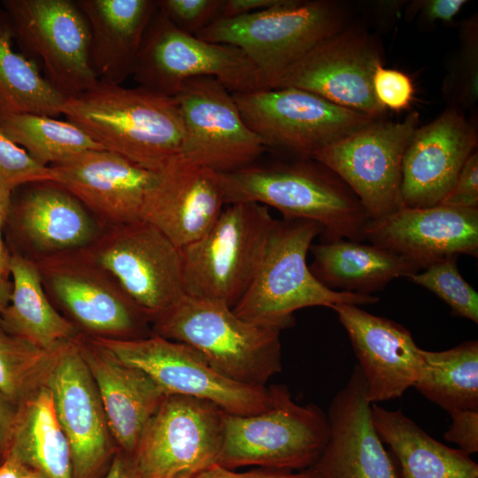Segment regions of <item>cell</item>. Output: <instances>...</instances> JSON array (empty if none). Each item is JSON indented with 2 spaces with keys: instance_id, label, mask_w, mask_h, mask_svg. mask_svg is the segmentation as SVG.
<instances>
[{
  "instance_id": "cell-1",
  "label": "cell",
  "mask_w": 478,
  "mask_h": 478,
  "mask_svg": "<svg viewBox=\"0 0 478 478\" xmlns=\"http://www.w3.org/2000/svg\"><path fill=\"white\" fill-rule=\"evenodd\" d=\"M61 114L104 150L155 173L181 154L184 128L174 96L98 81L66 98Z\"/></svg>"
},
{
  "instance_id": "cell-2",
  "label": "cell",
  "mask_w": 478,
  "mask_h": 478,
  "mask_svg": "<svg viewBox=\"0 0 478 478\" xmlns=\"http://www.w3.org/2000/svg\"><path fill=\"white\" fill-rule=\"evenodd\" d=\"M219 177L226 205L257 203L276 209L284 220L316 222L323 230L321 241L366 240L370 219L360 201L336 174L312 158L251 165Z\"/></svg>"
},
{
  "instance_id": "cell-3",
  "label": "cell",
  "mask_w": 478,
  "mask_h": 478,
  "mask_svg": "<svg viewBox=\"0 0 478 478\" xmlns=\"http://www.w3.org/2000/svg\"><path fill=\"white\" fill-rule=\"evenodd\" d=\"M322 231L311 220H276L255 276L232 308L234 313L250 323L281 331L292 325L293 313L303 308L377 303L379 297L373 295L332 290L312 274L306 257Z\"/></svg>"
},
{
  "instance_id": "cell-4",
  "label": "cell",
  "mask_w": 478,
  "mask_h": 478,
  "mask_svg": "<svg viewBox=\"0 0 478 478\" xmlns=\"http://www.w3.org/2000/svg\"><path fill=\"white\" fill-rule=\"evenodd\" d=\"M280 333L189 295L152 321L153 335L190 345L224 376L254 387H266L282 369Z\"/></svg>"
},
{
  "instance_id": "cell-5",
  "label": "cell",
  "mask_w": 478,
  "mask_h": 478,
  "mask_svg": "<svg viewBox=\"0 0 478 478\" xmlns=\"http://www.w3.org/2000/svg\"><path fill=\"white\" fill-rule=\"evenodd\" d=\"M348 4L285 0L258 12L220 18L196 36L235 46L252 61L262 89H270L292 65L351 23Z\"/></svg>"
},
{
  "instance_id": "cell-6",
  "label": "cell",
  "mask_w": 478,
  "mask_h": 478,
  "mask_svg": "<svg viewBox=\"0 0 478 478\" xmlns=\"http://www.w3.org/2000/svg\"><path fill=\"white\" fill-rule=\"evenodd\" d=\"M271 388L274 401L267 410L250 415L225 412L217 465L293 472L317 462L329 436L327 413L314 404H297L285 385Z\"/></svg>"
},
{
  "instance_id": "cell-7",
  "label": "cell",
  "mask_w": 478,
  "mask_h": 478,
  "mask_svg": "<svg viewBox=\"0 0 478 478\" xmlns=\"http://www.w3.org/2000/svg\"><path fill=\"white\" fill-rule=\"evenodd\" d=\"M275 223L260 204H227L204 235L181 249L187 295L233 308L252 281Z\"/></svg>"
},
{
  "instance_id": "cell-8",
  "label": "cell",
  "mask_w": 478,
  "mask_h": 478,
  "mask_svg": "<svg viewBox=\"0 0 478 478\" xmlns=\"http://www.w3.org/2000/svg\"><path fill=\"white\" fill-rule=\"evenodd\" d=\"M81 251L151 322L187 295L181 249L146 220L109 226Z\"/></svg>"
},
{
  "instance_id": "cell-9",
  "label": "cell",
  "mask_w": 478,
  "mask_h": 478,
  "mask_svg": "<svg viewBox=\"0 0 478 478\" xmlns=\"http://www.w3.org/2000/svg\"><path fill=\"white\" fill-rule=\"evenodd\" d=\"M139 86L174 96L189 80L210 76L231 93L262 89L256 66L239 48L182 32L158 8L132 74Z\"/></svg>"
},
{
  "instance_id": "cell-10",
  "label": "cell",
  "mask_w": 478,
  "mask_h": 478,
  "mask_svg": "<svg viewBox=\"0 0 478 478\" xmlns=\"http://www.w3.org/2000/svg\"><path fill=\"white\" fill-rule=\"evenodd\" d=\"M243 120L266 149L312 158L374 119L297 88L232 93Z\"/></svg>"
},
{
  "instance_id": "cell-11",
  "label": "cell",
  "mask_w": 478,
  "mask_h": 478,
  "mask_svg": "<svg viewBox=\"0 0 478 478\" xmlns=\"http://www.w3.org/2000/svg\"><path fill=\"white\" fill-rule=\"evenodd\" d=\"M92 338L121 361L148 374L166 395L205 400L236 415L259 413L273 405L271 386L254 387L233 381L186 343L153 334L136 339Z\"/></svg>"
},
{
  "instance_id": "cell-12",
  "label": "cell",
  "mask_w": 478,
  "mask_h": 478,
  "mask_svg": "<svg viewBox=\"0 0 478 478\" xmlns=\"http://www.w3.org/2000/svg\"><path fill=\"white\" fill-rule=\"evenodd\" d=\"M3 6L14 39L41 61L59 93L73 96L98 81L90 59V27L76 1L4 0Z\"/></svg>"
},
{
  "instance_id": "cell-13",
  "label": "cell",
  "mask_w": 478,
  "mask_h": 478,
  "mask_svg": "<svg viewBox=\"0 0 478 478\" xmlns=\"http://www.w3.org/2000/svg\"><path fill=\"white\" fill-rule=\"evenodd\" d=\"M224 414L211 402L166 395L133 454L141 478H196L217 465Z\"/></svg>"
},
{
  "instance_id": "cell-14",
  "label": "cell",
  "mask_w": 478,
  "mask_h": 478,
  "mask_svg": "<svg viewBox=\"0 0 478 478\" xmlns=\"http://www.w3.org/2000/svg\"><path fill=\"white\" fill-rule=\"evenodd\" d=\"M419 122L417 112H411L401 121L374 120L312 158L350 188L370 220L383 218L405 207L402 160Z\"/></svg>"
},
{
  "instance_id": "cell-15",
  "label": "cell",
  "mask_w": 478,
  "mask_h": 478,
  "mask_svg": "<svg viewBox=\"0 0 478 478\" xmlns=\"http://www.w3.org/2000/svg\"><path fill=\"white\" fill-rule=\"evenodd\" d=\"M174 97L183 122V158L227 173L253 165L267 150L246 125L233 94L217 79H190Z\"/></svg>"
},
{
  "instance_id": "cell-16",
  "label": "cell",
  "mask_w": 478,
  "mask_h": 478,
  "mask_svg": "<svg viewBox=\"0 0 478 478\" xmlns=\"http://www.w3.org/2000/svg\"><path fill=\"white\" fill-rule=\"evenodd\" d=\"M44 289L69 314L96 336L136 339L148 317L113 278L81 249L39 256L35 259Z\"/></svg>"
},
{
  "instance_id": "cell-17",
  "label": "cell",
  "mask_w": 478,
  "mask_h": 478,
  "mask_svg": "<svg viewBox=\"0 0 478 478\" xmlns=\"http://www.w3.org/2000/svg\"><path fill=\"white\" fill-rule=\"evenodd\" d=\"M382 64L375 39L351 23L292 65L272 88H297L374 120L386 113L372 88L375 67Z\"/></svg>"
},
{
  "instance_id": "cell-18",
  "label": "cell",
  "mask_w": 478,
  "mask_h": 478,
  "mask_svg": "<svg viewBox=\"0 0 478 478\" xmlns=\"http://www.w3.org/2000/svg\"><path fill=\"white\" fill-rule=\"evenodd\" d=\"M79 338L65 343L46 387L70 446L73 478H102L117 450Z\"/></svg>"
},
{
  "instance_id": "cell-19",
  "label": "cell",
  "mask_w": 478,
  "mask_h": 478,
  "mask_svg": "<svg viewBox=\"0 0 478 478\" xmlns=\"http://www.w3.org/2000/svg\"><path fill=\"white\" fill-rule=\"evenodd\" d=\"M366 240L402 257L420 271L460 254L478 255V208L447 204L403 207L370 220Z\"/></svg>"
},
{
  "instance_id": "cell-20",
  "label": "cell",
  "mask_w": 478,
  "mask_h": 478,
  "mask_svg": "<svg viewBox=\"0 0 478 478\" xmlns=\"http://www.w3.org/2000/svg\"><path fill=\"white\" fill-rule=\"evenodd\" d=\"M331 309L349 336L371 405L400 397L414 386L423 366L422 349L407 328L358 305L338 304Z\"/></svg>"
},
{
  "instance_id": "cell-21",
  "label": "cell",
  "mask_w": 478,
  "mask_h": 478,
  "mask_svg": "<svg viewBox=\"0 0 478 478\" xmlns=\"http://www.w3.org/2000/svg\"><path fill=\"white\" fill-rule=\"evenodd\" d=\"M58 186L109 226L142 220L158 173L106 150H91L50 166Z\"/></svg>"
},
{
  "instance_id": "cell-22",
  "label": "cell",
  "mask_w": 478,
  "mask_h": 478,
  "mask_svg": "<svg viewBox=\"0 0 478 478\" xmlns=\"http://www.w3.org/2000/svg\"><path fill=\"white\" fill-rule=\"evenodd\" d=\"M371 405L356 365L327 412L328 440L312 466L323 478H401L374 426Z\"/></svg>"
},
{
  "instance_id": "cell-23",
  "label": "cell",
  "mask_w": 478,
  "mask_h": 478,
  "mask_svg": "<svg viewBox=\"0 0 478 478\" xmlns=\"http://www.w3.org/2000/svg\"><path fill=\"white\" fill-rule=\"evenodd\" d=\"M476 145L474 127L457 108H449L431 122L418 127L402 160L404 206L441 204Z\"/></svg>"
},
{
  "instance_id": "cell-24",
  "label": "cell",
  "mask_w": 478,
  "mask_h": 478,
  "mask_svg": "<svg viewBox=\"0 0 478 478\" xmlns=\"http://www.w3.org/2000/svg\"><path fill=\"white\" fill-rule=\"evenodd\" d=\"M225 205L219 173L180 156L158 173L142 220L181 249L204 235Z\"/></svg>"
},
{
  "instance_id": "cell-25",
  "label": "cell",
  "mask_w": 478,
  "mask_h": 478,
  "mask_svg": "<svg viewBox=\"0 0 478 478\" xmlns=\"http://www.w3.org/2000/svg\"><path fill=\"white\" fill-rule=\"evenodd\" d=\"M79 344L111 435L119 449L133 455L145 426L166 394L148 374L121 361L93 338L80 335Z\"/></svg>"
},
{
  "instance_id": "cell-26",
  "label": "cell",
  "mask_w": 478,
  "mask_h": 478,
  "mask_svg": "<svg viewBox=\"0 0 478 478\" xmlns=\"http://www.w3.org/2000/svg\"><path fill=\"white\" fill-rule=\"evenodd\" d=\"M91 30L90 59L98 81L121 83L133 74L153 0H77Z\"/></svg>"
},
{
  "instance_id": "cell-27",
  "label": "cell",
  "mask_w": 478,
  "mask_h": 478,
  "mask_svg": "<svg viewBox=\"0 0 478 478\" xmlns=\"http://www.w3.org/2000/svg\"><path fill=\"white\" fill-rule=\"evenodd\" d=\"M17 228L40 256L81 249L101 233L89 211L53 182L39 183L15 207Z\"/></svg>"
},
{
  "instance_id": "cell-28",
  "label": "cell",
  "mask_w": 478,
  "mask_h": 478,
  "mask_svg": "<svg viewBox=\"0 0 478 478\" xmlns=\"http://www.w3.org/2000/svg\"><path fill=\"white\" fill-rule=\"evenodd\" d=\"M312 274L327 288L371 295L392 280L420 270L412 263L372 243L335 239L312 244Z\"/></svg>"
},
{
  "instance_id": "cell-29",
  "label": "cell",
  "mask_w": 478,
  "mask_h": 478,
  "mask_svg": "<svg viewBox=\"0 0 478 478\" xmlns=\"http://www.w3.org/2000/svg\"><path fill=\"white\" fill-rule=\"evenodd\" d=\"M374 426L400 466L401 478H478L470 455L430 436L400 410L373 404Z\"/></svg>"
},
{
  "instance_id": "cell-30",
  "label": "cell",
  "mask_w": 478,
  "mask_h": 478,
  "mask_svg": "<svg viewBox=\"0 0 478 478\" xmlns=\"http://www.w3.org/2000/svg\"><path fill=\"white\" fill-rule=\"evenodd\" d=\"M10 276L12 292L0 316L1 328L42 349L80 335L51 305L34 259L12 254Z\"/></svg>"
},
{
  "instance_id": "cell-31",
  "label": "cell",
  "mask_w": 478,
  "mask_h": 478,
  "mask_svg": "<svg viewBox=\"0 0 478 478\" xmlns=\"http://www.w3.org/2000/svg\"><path fill=\"white\" fill-rule=\"evenodd\" d=\"M8 453L47 478H73L70 446L48 387L18 405Z\"/></svg>"
},
{
  "instance_id": "cell-32",
  "label": "cell",
  "mask_w": 478,
  "mask_h": 478,
  "mask_svg": "<svg viewBox=\"0 0 478 478\" xmlns=\"http://www.w3.org/2000/svg\"><path fill=\"white\" fill-rule=\"evenodd\" d=\"M13 39L10 20L0 10V122L19 113L59 116L66 97L41 73L33 59L14 50Z\"/></svg>"
},
{
  "instance_id": "cell-33",
  "label": "cell",
  "mask_w": 478,
  "mask_h": 478,
  "mask_svg": "<svg viewBox=\"0 0 478 478\" xmlns=\"http://www.w3.org/2000/svg\"><path fill=\"white\" fill-rule=\"evenodd\" d=\"M423 366L414 388L447 412L478 410V342L442 351L421 350Z\"/></svg>"
},
{
  "instance_id": "cell-34",
  "label": "cell",
  "mask_w": 478,
  "mask_h": 478,
  "mask_svg": "<svg viewBox=\"0 0 478 478\" xmlns=\"http://www.w3.org/2000/svg\"><path fill=\"white\" fill-rule=\"evenodd\" d=\"M0 126L14 143L46 166L87 150H104L75 124L50 116L14 114Z\"/></svg>"
},
{
  "instance_id": "cell-35",
  "label": "cell",
  "mask_w": 478,
  "mask_h": 478,
  "mask_svg": "<svg viewBox=\"0 0 478 478\" xmlns=\"http://www.w3.org/2000/svg\"><path fill=\"white\" fill-rule=\"evenodd\" d=\"M67 341L42 349L0 328V392L18 406L46 386Z\"/></svg>"
},
{
  "instance_id": "cell-36",
  "label": "cell",
  "mask_w": 478,
  "mask_h": 478,
  "mask_svg": "<svg viewBox=\"0 0 478 478\" xmlns=\"http://www.w3.org/2000/svg\"><path fill=\"white\" fill-rule=\"evenodd\" d=\"M457 258L437 261L408 279L442 299L454 315L477 324L478 294L459 273Z\"/></svg>"
},
{
  "instance_id": "cell-37",
  "label": "cell",
  "mask_w": 478,
  "mask_h": 478,
  "mask_svg": "<svg viewBox=\"0 0 478 478\" xmlns=\"http://www.w3.org/2000/svg\"><path fill=\"white\" fill-rule=\"evenodd\" d=\"M52 166L36 162L22 147L14 143L0 126V190L12 195L27 183H57Z\"/></svg>"
},
{
  "instance_id": "cell-38",
  "label": "cell",
  "mask_w": 478,
  "mask_h": 478,
  "mask_svg": "<svg viewBox=\"0 0 478 478\" xmlns=\"http://www.w3.org/2000/svg\"><path fill=\"white\" fill-rule=\"evenodd\" d=\"M223 0H159L158 8L180 30L197 35L220 18Z\"/></svg>"
},
{
  "instance_id": "cell-39",
  "label": "cell",
  "mask_w": 478,
  "mask_h": 478,
  "mask_svg": "<svg viewBox=\"0 0 478 478\" xmlns=\"http://www.w3.org/2000/svg\"><path fill=\"white\" fill-rule=\"evenodd\" d=\"M372 88L378 103L384 108L399 112L408 109L413 97V85L405 73L378 65L373 73Z\"/></svg>"
},
{
  "instance_id": "cell-40",
  "label": "cell",
  "mask_w": 478,
  "mask_h": 478,
  "mask_svg": "<svg viewBox=\"0 0 478 478\" xmlns=\"http://www.w3.org/2000/svg\"><path fill=\"white\" fill-rule=\"evenodd\" d=\"M441 204L463 208H478L477 150L467 158L452 188Z\"/></svg>"
},
{
  "instance_id": "cell-41",
  "label": "cell",
  "mask_w": 478,
  "mask_h": 478,
  "mask_svg": "<svg viewBox=\"0 0 478 478\" xmlns=\"http://www.w3.org/2000/svg\"><path fill=\"white\" fill-rule=\"evenodd\" d=\"M451 424L443 434L446 441L455 443L467 454L478 451V410H455L449 412Z\"/></svg>"
},
{
  "instance_id": "cell-42",
  "label": "cell",
  "mask_w": 478,
  "mask_h": 478,
  "mask_svg": "<svg viewBox=\"0 0 478 478\" xmlns=\"http://www.w3.org/2000/svg\"><path fill=\"white\" fill-rule=\"evenodd\" d=\"M196 478H323L316 470L310 467L297 473L257 468L246 472H235L214 465Z\"/></svg>"
},
{
  "instance_id": "cell-43",
  "label": "cell",
  "mask_w": 478,
  "mask_h": 478,
  "mask_svg": "<svg viewBox=\"0 0 478 478\" xmlns=\"http://www.w3.org/2000/svg\"><path fill=\"white\" fill-rule=\"evenodd\" d=\"M421 15L429 22L451 23L466 0H428L415 2Z\"/></svg>"
},
{
  "instance_id": "cell-44",
  "label": "cell",
  "mask_w": 478,
  "mask_h": 478,
  "mask_svg": "<svg viewBox=\"0 0 478 478\" xmlns=\"http://www.w3.org/2000/svg\"><path fill=\"white\" fill-rule=\"evenodd\" d=\"M285 0H223L220 18H235L277 6Z\"/></svg>"
},
{
  "instance_id": "cell-45",
  "label": "cell",
  "mask_w": 478,
  "mask_h": 478,
  "mask_svg": "<svg viewBox=\"0 0 478 478\" xmlns=\"http://www.w3.org/2000/svg\"><path fill=\"white\" fill-rule=\"evenodd\" d=\"M17 410L18 406L0 392V464L9 451Z\"/></svg>"
},
{
  "instance_id": "cell-46",
  "label": "cell",
  "mask_w": 478,
  "mask_h": 478,
  "mask_svg": "<svg viewBox=\"0 0 478 478\" xmlns=\"http://www.w3.org/2000/svg\"><path fill=\"white\" fill-rule=\"evenodd\" d=\"M102 478H141L133 455L117 449Z\"/></svg>"
},
{
  "instance_id": "cell-47",
  "label": "cell",
  "mask_w": 478,
  "mask_h": 478,
  "mask_svg": "<svg viewBox=\"0 0 478 478\" xmlns=\"http://www.w3.org/2000/svg\"><path fill=\"white\" fill-rule=\"evenodd\" d=\"M26 466L8 453L0 464V478H22Z\"/></svg>"
},
{
  "instance_id": "cell-48",
  "label": "cell",
  "mask_w": 478,
  "mask_h": 478,
  "mask_svg": "<svg viewBox=\"0 0 478 478\" xmlns=\"http://www.w3.org/2000/svg\"><path fill=\"white\" fill-rule=\"evenodd\" d=\"M12 254L8 251L0 231V276L10 278V263Z\"/></svg>"
},
{
  "instance_id": "cell-49",
  "label": "cell",
  "mask_w": 478,
  "mask_h": 478,
  "mask_svg": "<svg viewBox=\"0 0 478 478\" xmlns=\"http://www.w3.org/2000/svg\"><path fill=\"white\" fill-rule=\"evenodd\" d=\"M11 292H12L11 279L0 276V316L9 303Z\"/></svg>"
},
{
  "instance_id": "cell-50",
  "label": "cell",
  "mask_w": 478,
  "mask_h": 478,
  "mask_svg": "<svg viewBox=\"0 0 478 478\" xmlns=\"http://www.w3.org/2000/svg\"><path fill=\"white\" fill-rule=\"evenodd\" d=\"M11 197L12 195L0 190V231H2V227L10 214Z\"/></svg>"
},
{
  "instance_id": "cell-51",
  "label": "cell",
  "mask_w": 478,
  "mask_h": 478,
  "mask_svg": "<svg viewBox=\"0 0 478 478\" xmlns=\"http://www.w3.org/2000/svg\"><path fill=\"white\" fill-rule=\"evenodd\" d=\"M22 478H47V477L35 469L26 467Z\"/></svg>"
}]
</instances>
